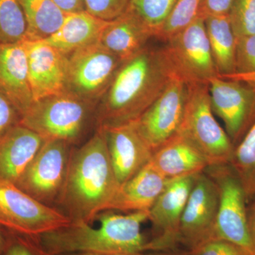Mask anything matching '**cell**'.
Listing matches in <instances>:
<instances>
[{"mask_svg":"<svg viewBox=\"0 0 255 255\" xmlns=\"http://www.w3.org/2000/svg\"><path fill=\"white\" fill-rule=\"evenodd\" d=\"M111 162L102 128L73 147L63 191L55 209L71 223H92L100 213L112 209L120 189Z\"/></svg>","mask_w":255,"mask_h":255,"instance_id":"cell-1","label":"cell"},{"mask_svg":"<svg viewBox=\"0 0 255 255\" xmlns=\"http://www.w3.org/2000/svg\"><path fill=\"white\" fill-rule=\"evenodd\" d=\"M175 75L164 48L146 47L122 62L96 111V128L137 120Z\"/></svg>","mask_w":255,"mask_h":255,"instance_id":"cell-2","label":"cell"},{"mask_svg":"<svg viewBox=\"0 0 255 255\" xmlns=\"http://www.w3.org/2000/svg\"><path fill=\"white\" fill-rule=\"evenodd\" d=\"M148 216L149 211L120 214L107 210L96 218L100 223L98 227H92V223H70L31 238L48 255L141 253L147 243L141 226Z\"/></svg>","mask_w":255,"mask_h":255,"instance_id":"cell-3","label":"cell"},{"mask_svg":"<svg viewBox=\"0 0 255 255\" xmlns=\"http://www.w3.org/2000/svg\"><path fill=\"white\" fill-rule=\"evenodd\" d=\"M97 105L68 91L34 101L21 116L20 125L46 140L80 143L92 124Z\"/></svg>","mask_w":255,"mask_h":255,"instance_id":"cell-4","label":"cell"},{"mask_svg":"<svg viewBox=\"0 0 255 255\" xmlns=\"http://www.w3.org/2000/svg\"><path fill=\"white\" fill-rule=\"evenodd\" d=\"M188 85L187 103L179 135L201 152L209 165L230 163L234 145L214 117L209 84Z\"/></svg>","mask_w":255,"mask_h":255,"instance_id":"cell-5","label":"cell"},{"mask_svg":"<svg viewBox=\"0 0 255 255\" xmlns=\"http://www.w3.org/2000/svg\"><path fill=\"white\" fill-rule=\"evenodd\" d=\"M74 147L63 140H45L15 185L35 200L55 209Z\"/></svg>","mask_w":255,"mask_h":255,"instance_id":"cell-6","label":"cell"},{"mask_svg":"<svg viewBox=\"0 0 255 255\" xmlns=\"http://www.w3.org/2000/svg\"><path fill=\"white\" fill-rule=\"evenodd\" d=\"M204 172L219 189V204L216 238L225 240L255 255L248 224L246 194L231 164H214Z\"/></svg>","mask_w":255,"mask_h":255,"instance_id":"cell-7","label":"cell"},{"mask_svg":"<svg viewBox=\"0 0 255 255\" xmlns=\"http://www.w3.org/2000/svg\"><path fill=\"white\" fill-rule=\"evenodd\" d=\"M166 42L164 50L174 74L188 85L209 83L219 76L204 18L197 16Z\"/></svg>","mask_w":255,"mask_h":255,"instance_id":"cell-8","label":"cell"},{"mask_svg":"<svg viewBox=\"0 0 255 255\" xmlns=\"http://www.w3.org/2000/svg\"><path fill=\"white\" fill-rule=\"evenodd\" d=\"M70 223L58 209L35 200L15 184L0 182V227L34 238Z\"/></svg>","mask_w":255,"mask_h":255,"instance_id":"cell-9","label":"cell"},{"mask_svg":"<svg viewBox=\"0 0 255 255\" xmlns=\"http://www.w3.org/2000/svg\"><path fill=\"white\" fill-rule=\"evenodd\" d=\"M66 90L98 105L122 60L98 43L68 55Z\"/></svg>","mask_w":255,"mask_h":255,"instance_id":"cell-10","label":"cell"},{"mask_svg":"<svg viewBox=\"0 0 255 255\" xmlns=\"http://www.w3.org/2000/svg\"><path fill=\"white\" fill-rule=\"evenodd\" d=\"M188 90L187 82L174 75L155 102L135 121L153 152L179 134Z\"/></svg>","mask_w":255,"mask_h":255,"instance_id":"cell-11","label":"cell"},{"mask_svg":"<svg viewBox=\"0 0 255 255\" xmlns=\"http://www.w3.org/2000/svg\"><path fill=\"white\" fill-rule=\"evenodd\" d=\"M219 194L216 183L203 172L196 176L179 227V244L190 251L216 238Z\"/></svg>","mask_w":255,"mask_h":255,"instance_id":"cell-12","label":"cell"},{"mask_svg":"<svg viewBox=\"0 0 255 255\" xmlns=\"http://www.w3.org/2000/svg\"><path fill=\"white\" fill-rule=\"evenodd\" d=\"M197 174L170 181L149 210L152 233L145 252L178 249L181 220Z\"/></svg>","mask_w":255,"mask_h":255,"instance_id":"cell-13","label":"cell"},{"mask_svg":"<svg viewBox=\"0 0 255 255\" xmlns=\"http://www.w3.org/2000/svg\"><path fill=\"white\" fill-rule=\"evenodd\" d=\"M209 84L211 108L222 119L234 145L255 122V88L219 76Z\"/></svg>","mask_w":255,"mask_h":255,"instance_id":"cell-14","label":"cell"},{"mask_svg":"<svg viewBox=\"0 0 255 255\" xmlns=\"http://www.w3.org/2000/svg\"><path fill=\"white\" fill-rule=\"evenodd\" d=\"M109 155L120 185L148 164L153 155L134 122L103 127Z\"/></svg>","mask_w":255,"mask_h":255,"instance_id":"cell-15","label":"cell"},{"mask_svg":"<svg viewBox=\"0 0 255 255\" xmlns=\"http://www.w3.org/2000/svg\"><path fill=\"white\" fill-rule=\"evenodd\" d=\"M23 41L33 102L67 91L68 55L42 41Z\"/></svg>","mask_w":255,"mask_h":255,"instance_id":"cell-16","label":"cell"},{"mask_svg":"<svg viewBox=\"0 0 255 255\" xmlns=\"http://www.w3.org/2000/svg\"><path fill=\"white\" fill-rule=\"evenodd\" d=\"M0 94L12 104L21 117L33 102L23 41L0 44Z\"/></svg>","mask_w":255,"mask_h":255,"instance_id":"cell-17","label":"cell"},{"mask_svg":"<svg viewBox=\"0 0 255 255\" xmlns=\"http://www.w3.org/2000/svg\"><path fill=\"white\" fill-rule=\"evenodd\" d=\"M44 142L20 124L0 137V182L16 184Z\"/></svg>","mask_w":255,"mask_h":255,"instance_id":"cell-18","label":"cell"},{"mask_svg":"<svg viewBox=\"0 0 255 255\" xmlns=\"http://www.w3.org/2000/svg\"><path fill=\"white\" fill-rule=\"evenodd\" d=\"M154 37L150 28L128 7L124 14L109 21L99 42L125 61L145 49L147 42Z\"/></svg>","mask_w":255,"mask_h":255,"instance_id":"cell-19","label":"cell"},{"mask_svg":"<svg viewBox=\"0 0 255 255\" xmlns=\"http://www.w3.org/2000/svg\"><path fill=\"white\" fill-rule=\"evenodd\" d=\"M170 181L150 162L121 185L111 210L124 213L149 211Z\"/></svg>","mask_w":255,"mask_h":255,"instance_id":"cell-20","label":"cell"},{"mask_svg":"<svg viewBox=\"0 0 255 255\" xmlns=\"http://www.w3.org/2000/svg\"><path fill=\"white\" fill-rule=\"evenodd\" d=\"M150 162L169 180L195 175L209 166L201 152L179 134L155 150Z\"/></svg>","mask_w":255,"mask_h":255,"instance_id":"cell-21","label":"cell"},{"mask_svg":"<svg viewBox=\"0 0 255 255\" xmlns=\"http://www.w3.org/2000/svg\"><path fill=\"white\" fill-rule=\"evenodd\" d=\"M108 23L86 11L66 14L60 27L42 41L68 55L75 50L98 43Z\"/></svg>","mask_w":255,"mask_h":255,"instance_id":"cell-22","label":"cell"},{"mask_svg":"<svg viewBox=\"0 0 255 255\" xmlns=\"http://www.w3.org/2000/svg\"><path fill=\"white\" fill-rule=\"evenodd\" d=\"M211 53L219 76L236 72V38L229 15L204 18Z\"/></svg>","mask_w":255,"mask_h":255,"instance_id":"cell-23","label":"cell"},{"mask_svg":"<svg viewBox=\"0 0 255 255\" xmlns=\"http://www.w3.org/2000/svg\"><path fill=\"white\" fill-rule=\"evenodd\" d=\"M26 23L28 41H42L51 36L63 23L65 13L53 0H17Z\"/></svg>","mask_w":255,"mask_h":255,"instance_id":"cell-24","label":"cell"},{"mask_svg":"<svg viewBox=\"0 0 255 255\" xmlns=\"http://www.w3.org/2000/svg\"><path fill=\"white\" fill-rule=\"evenodd\" d=\"M241 182L247 201L255 198V122L235 147L230 162Z\"/></svg>","mask_w":255,"mask_h":255,"instance_id":"cell-25","label":"cell"},{"mask_svg":"<svg viewBox=\"0 0 255 255\" xmlns=\"http://www.w3.org/2000/svg\"><path fill=\"white\" fill-rule=\"evenodd\" d=\"M27 23L17 0H0V44L26 39Z\"/></svg>","mask_w":255,"mask_h":255,"instance_id":"cell-26","label":"cell"},{"mask_svg":"<svg viewBox=\"0 0 255 255\" xmlns=\"http://www.w3.org/2000/svg\"><path fill=\"white\" fill-rule=\"evenodd\" d=\"M177 0H130L128 6L157 38Z\"/></svg>","mask_w":255,"mask_h":255,"instance_id":"cell-27","label":"cell"},{"mask_svg":"<svg viewBox=\"0 0 255 255\" xmlns=\"http://www.w3.org/2000/svg\"><path fill=\"white\" fill-rule=\"evenodd\" d=\"M201 1V0H177L157 38L166 41L177 32L187 27L197 17Z\"/></svg>","mask_w":255,"mask_h":255,"instance_id":"cell-28","label":"cell"},{"mask_svg":"<svg viewBox=\"0 0 255 255\" xmlns=\"http://www.w3.org/2000/svg\"><path fill=\"white\" fill-rule=\"evenodd\" d=\"M229 17L236 40L255 33V0H235Z\"/></svg>","mask_w":255,"mask_h":255,"instance_id":"cell-29","label":"cell"},{"mask_svg":"<svg viewBox=\"0 0 255 255\" xmlns=\"http://www.w3.org/2000/svg\"><path fill=\"white\" fill-rule=\"evenodd\" d=\"M84 3L89 14L110 21L125 12L130 0H84Z\"/></svg>","mask_w":255,"mask_h":255,"instance_id":"cell-30","label":"cell"},{"mask_svg":"<svg viewBox=\"0 0 255 255\" xmlns=\"http://www.w3.org/2000/svg\"><path fill=\"white\" fill-rule=\"evenodd\" d=\"M255 73V33L236 40V73Z\"/></svg>","mask_w":255,"mask_h":255,"instance_id":"cell-31","label":"cell"},{"mask_svg":"<svg viewBox=\"0 0 255 255\" xmlns=\"http://www.w3.org/2000/svg\"><path fill=\"white\" fill-rule=\"evenodd\" d=\"M189 252V255H251L231 242L214 238Z\"/></svg>","mask_w":255,"mask_h":255,"instance_id":"cell-32","label":"cell"},{"mask_svg":"<svg viewBox=\"0 0 255 255\" xmlns=\"http://www.w3.org/2000/svg\"><path fill=\"white\" fill-rule=\"evenodd\" d=\"M3 255H48L31 238L10 232L9 242Z\"/></svg>","mask_w":255,"mask_h":255,"instance_id":"cell-33","label":"cell"},{"mask_svg":"<svg viewBox=\"0 0 255 255\" xmlns=\"http://www.w3.org/2000/svg\"><path fill=\"white\" fill-rule=\"evenodd\" d=\"M21 114L6 97L0 94V137L20 124Z\"/></svg>","mask_w":255,"mask_h":255,"instance_id":"cell-34","label":"cell"},{"mask_svg":"<svg viewBox=\"0 0 255 255\" xmlns=\"http://www.w3.org/2000/svg\"><path fill=\"white\" fill-rule=\"evenodd\" d=\"M235 0H201L198 16L206 18L209 16L229 15Z\"/></svg>","mask_w":255,"mask_h":255,"instance_id":"cell-35","label":"cell"},{"mask_svg":"<svg viewBox=\"0 0 255 255\" xmlns=\"http://www.w3.org/2000/svg\"><path fill=\"white\" fill-rule=\"evenodd\" d=\"M65 14L85 11L84 0H53Z\"/></svg>","mask_w":255,"mask_h":255,"instance_id":"cell-36","label":"cell"},{"mask_svg":"<svg viewBox=\"0 0 255 255\" xmlns=\"http://www.w3.org/2000/svg\"><path fill=\"white\" fill-rule=\"evenodd\" d=\"M219 77L221 78L226 79V80L243 82V83H246L247 85L255 88V73L246 74L234 73L232 74V75Z\"/></svg>","mask_w":255,"mask_h":255,"instance_id":"cell-37","label":"cell"},{"mask_svg":"<svg viewBox=\"0 0 255 255\" xmlns=\"http://www.w3.org/2000/svg\"><path fill=\"white\" fill-rule=\"evenodd\" d=\"M248 224L252 241L255 247V201L249 209L247 210Z\"/></svg>","mask_w":255,"mask_h":255,"instance_id":"cell-38","label":"cell"},{"mask_svg":"<svg viewBox=\"0 0 255 255\" xmlns=\"http://www.w3.org/2000/svg\"><path fill=\"white\" fill-rule=\"evenodd\" d=\"M137 255H189L187 251H181L176 249L172 251H154V252H141L137 253Z\"/></svg>","mask_w":255,"mask_h":255,"instance_id":"cell-39","label":"cell"},{"mask_svg":"<svg viewBox=\"0 0 255 255\" xmlns=\"http://www.w3.org/2000/svg\"><path fill=\"white\" fill-rule=\"evenodd\" d=\"M10 231L0 227V255H4L9 242Z\"/></svg>","mask_w":255,"mask_h":255,"instance_id":"cell-40","label":"cell"},{"mask_svg":"<svg viewBox=\"0 0 255 255\" xmlns=\"http://www.w3.org/2000/svg\"><path fill=\"white\" fill-rule=\"evenodd\" d=\"M137 253H101V254H82V255H137Z\"/></svg>","mask_w":255,"mask_h":255,"instance_id":"cell-41","label":"cell"},{"mask_svg":"<svg viewBox=\"0 0 255 255\" xmlns=\"http://www.w3.org/2000/svg\"><path fill=\"white\" fill-rule=\"evenodd\" d=\"M56 255H82V254H78V253H68V254H60Z\"/></svg>","mask_w":255,"mask_h":255,"instance_id":"cell-42","label":"cell"}]
</instances>
